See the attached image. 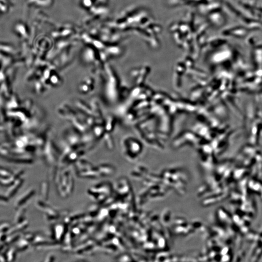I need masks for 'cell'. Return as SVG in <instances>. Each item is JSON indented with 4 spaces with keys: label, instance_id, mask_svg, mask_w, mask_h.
Wrapping results in <instances>:
<instances>
[{
    "label": "cell",
    "instance_id": "obj_1",
    "mask_svg": "<svg viewBox=\"0 0 262 262\" xmlns=\"http://www.w3.org/2000/svg\"><path fill=\"white\" fill-rule=\"evenodd\" d=\"M34 194V189L30 188L21 194L14 202V205L16 208H19L22 206L27 202H28Z\"/></svg>",
    "mask_w": 262,
    "mask_h": 262
},
{
    "label": "cell",
    "instance_id": "obj_2",
    "mask_svg": "<svg viewBox=\"0 0 262 262\" xmlns=\"http://www.w3.org/2000/svg\"><path fill=\"white\" fill-rule=\"evenodd\" d=\"M24 179L22 178H20L16 180H15V182H14L11 185L8 187L9 188L7 191L5 195L9 198H11L14 196L15 194L17 193V192L18 191V190L20 189V188L21 187L24 183Z\"/></svg>",
    "mask_w": 262,
    "mask_h": 262
},
{
    "label": "cell",
    "instance_id": "obj_3",
    "mask_svg": "<svg viewBox=\"0 0 262 262\" xmlns=\"http://www.w3.org/2000/svg\"><path fill=\"white\" fill-rule=\"evenodd\" d=\"M29 225V222L27 220H24L20 222L16 223L13 226H11L7 233V235L17 234V233L24 230Z\"/></svg>",
    "mask_w": 262,
    "mask_h": 262
},
{
    "label": "cell",
    "instance_id": "obj_4",
    "mask_svg": "<svg viewBox=\"0 0 262 262\" xmlns=\"http://www.w3.org/2000/svg\"><path fill=\"white\" fill-rule=\"evenodd\" d=\"M31 245V243L26 240L25 239H23V238H20L17 241L16 248L17 251H23L28 249L30 245Z\"/></svg>",
    "mask_w": 262,
    "mask_h": 262
},
{
    "label": "cell",
    "instance_id": "obj_5",
    "mask_svg": "<svg viewBox=\"0 0 262 262\" xmlns=\"http://www.w3.org/2000/svg\"><path fill=\"white\" fill-rule=\"evenodd\" d=\"M26 207L24 206V207L19 208L18 211L17 212L15 216V223L20 222L25 220V215L26 214Z\"/></svg>",
    "mask_w": 262,
    "mask_h": 262
},
{
    "label": "cell",
    "instance_id": "obj_6",
    "mask_svg": "<svg viewBox=\"0 0 262 262\" xmlns=\"http://www.w3.org/2000/svg\"><path fill=\"white\" fill-rule=\"evenodd\" d=\"M17 251V249L16 247H11L8 249L5 255L7 260L9 262L15 260L16 258Z\"/></svg>",
    "mask_w": 262,
    "mask_h": 262
},
{
    "label": "cell",
    "instance_id": "obj_7",
    "mask_svg": "<svg viewBox=\"0 0 262 262\" xmlns=\"http://www.w3.org/2000/svg\"><path fill=\"white\" fill-rule=\"evenodd\" d=\"M13 172L9 169L0 167V178H7L11 177L13 175Z\"/></svg>",
    "mask_w": 262,
    "mask_h": 262
},
{
    "label": "cell",
    "instance_id": "obj_8",
    "mask_svg": "<svg viewBox=\"0 0 262 262\" xmlns=\"http://www.w3.org/2000/svg\"><path fill=\"white\" fill-rule=\"evenodd\" d=\"M11 226L9 223L7 222L0 223V232L5 233L7 234V231L10 229Z\"/></svg>",
    "mask_w": 262,
    "mask_h": 262
},
{
    "label": "cell",
    "instance_id": "obj_9",
    "mask_svg": "<svg viewBox=\"0 0 262 262\" xmlns=\"http://www.w3.org/2000/svg\"><path fill=\"white\" fill-rule=\"evenodd\" d=\"M35 237H36V236L34 235V234H33V233H26L23 234V236H22V238H23V239H25V240H27V241H29V242L31 243L32 242L34 239Z\"/></svg>",
    "mask_w": 262,
    "mask_h": 262
},
{
    "label": "cell",
    "instance_id": "obj_10",
    "mask_svg": "<svg viewBox=\"0 0 262 262\" xmlns=\"http://www.w3.org/2000/svg\"><path fill=\"white\" fill-rule=\"evenodd\" d=\"M9 199L6 195H2L0 194V205H5L7 204L9 202Z\"/></svg>",
    "mask_w": 262,
    "mask_h": 262
},
{
    "label": "cell",
    "instance_id": "obj_11",
    "mask_svg": "<svg viewBox=\"0 0 262 262\" xmlns=\"http://www.w3.org/2000/svg\"><path fill=\"white\" fill-rule=\"evenodd\" d=\"M1 178H0V181H1Z\"/></svg>",
    "mask_w": 262,
    "mask_h": 262
}]
</instances>
